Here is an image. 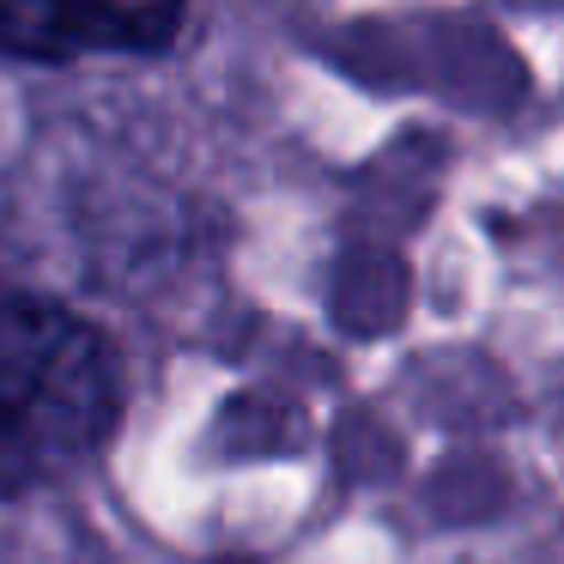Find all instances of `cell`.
Returning a JSON list of instances; mask_svg holds the SVG:
<instances>
[{"mask_svg":"<svg viewBox=\"0 0 564 564\" xmlns=\"http://www.w3.org/2000/svg\"><path fill=\"white\" fill-rule=\"evenodd\" d=\"M116 419V346L50 297H0V498L74 479Z\"/></svg>","mask_w":564,"mask_h":564,"instance_id":"cell-1","label":"cell"},{"mask_svg":"<svg viewBox=\"0 0 564 564\" xmlns=\"http://www.w3.org/2000/svg\"><path fill=\"white\" fill-rule=\"evenodd\" d=\"M183 25L188 0H0V50L37 62L159 55Z\"/></svg>","mask_w":564,"mask_h":564,"instance_id":"cell-2","label":"cell"}]
</instances>
